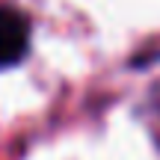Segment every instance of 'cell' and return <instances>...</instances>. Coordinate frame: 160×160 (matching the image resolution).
Returning a JSON list of instances; mask_svg holds the SVG:
<instances>
[{"label": "cell", "instance_id": "6da1fadb", "mask_svg": "<svg viewBox=\"0 0 160 160\" xmlns=\"http://www.w3.org/2000/svg\"><path fill=\"white\" fill-rule=\"evenodd\" d=\"M33 51V15L15 3H0V71L24 65Z\"/></svg>", "mask_w": 160, "mask_h": 160}]
</instances>
